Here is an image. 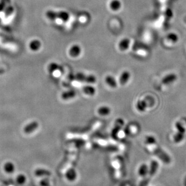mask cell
I'll list each match as a JSON object with an SVG mask.
<instances>
[{
	"instance_id": "6da1fadb",
	"label": "cell",
	"mask_w": 186,
	"mask_h": 186,
	"mask_svg": "<svg viewBox=\"0 0 186 186\" xmlns=\"http://www.w3.org/2000/svg\"><path fill=\"white\" fill-rule=\"evenodd\" d=\"M71 80H75L79 82H84L88 83H94L97 81L96 77L94 75H86L82 73H78L76 74H71L69 76Z\"/></svg>"
},
{
	"instance_id": "7a4b0ae2",
	"label": "cell",
	"mask_w": 186,
	"mask_h": 186,
	"mask_svg": "<svg viewBox=\"0 0 186 186\" xmlns=\"http://www.w3.org/2000/svg\"><path fill=\"white\" fill-rule=\"evenodd\" d=\"M151 149V150L153 152V153L156 155V156L158 157L159 158L161 159L163 162L165 163H169L170 160V158L168 156L166 153H165L160 147H158L157 145V142H155L154 143L147 145Z\"/></svg>"
},
{
	"instance_id": "3957f363",
	"label": "cell",
	"mask_w": 186,
	"mask_h": 186,
	"mask_svg": "<svg viewBox=\"0 0 186 186\" xmlns=\"http://www.w3.org/2000/svg\"><path fill=\"white\" fill-rule=\"evenodd\" d=\"M164 41L165 45L167 47H174L179 42V36L176 32L171 31L165 35Z\"/></svg>"
},
{
	"instance_id": "277c9868",
	"label": "cell",
	"mask_w": 186,
	"mask_h": 186,
	"mask_svg": "<svg viewBox=\"0 0 186 186\" xmlns=\"http://www.w3.org/2000/svg\"><path fill=\"white\" fill-rule=\"evenodd\" d=\"M178 74L175 72H170L167 73L165 76H163V78L161 80V83L166 86V87H172L174 85H175L176 82L178 81Z\"/></svg>"
},
{
	"instance_id": "5b68a950",
	"label": "cell",
	"mask_w": 186,
	"mask_h": 186,
	"mask_svg": "<svg viewBox=\"0 0 186 186\" xmlns=\"http://www.w3.org/2000/svg\"><path fill=\"white\" fill-rule=\"evenodd\" d=\"M158 168V162L155 161H153L150 164V169L149 170V173L147 174L148 176L145 177L143 180H142L140 183L139 186H147L150 180V178L156 174Z\"/></svg>"
},
{
	"instance_id": "8992f818",
	"label": "cell",
	"mask_w": 186,
	"mask_h": 186,
	"mask_svg": "<svg viewBox=\"0 0 186 186\" xmlns=\"http://www.w3.org/2000/svg\"><path fill=\"white\" fill-rule=\"evenodd\" d=\"M2 170L6 175H13L16 173V165L12 161H6L2 165Z\"/></svg>"
},
{
	"instance_id": "52a82bcc",
	"label": "cell",
	"mask_w": 186,
	"mask_h": 186,
	"mask_svg": "<svg viewBox=\"0 0 186 186\" xmlns=\"http://www.w3.org/2000/svg\"><path fill=\"white\" fill-rule=\"evenodd\" d=\"M82 51V49L80 45L78 44H74L72 45L69 50V54L73 58L78 57L80 55Z\"/></svg>"
},
{
	"instance_id": "ba28073f",
	"label": "cell",
	"mask_w": 186,
	"mask_h": 186,
	"mask_svg": "<svg viewBox=\"0 0 186 186\" xmlns=\"http://www.w3.org/2000/svg\"><path fill=\"white\" fill-rule=\"evenodd\" d=\"M27 176L24 174L20 173L15 176V184L18 186H22L25 185L27 183Z\"/></svg>"
},
{
	"instance_id": "9c48e42d",
	"label": "cell",
	"mask_w": 186,
	"mask_h": 186,
	"mask_svg": "<svg viewBox=\"0 0 186 186\" xmlns=\"http://www.w3.org/2000/svg\"><path fill=\"white\" fill-rule=\"evenodd\" d=\"M76 96V91L73 89H69L64 91L61 94V98L64 100H67L69 99L74 98Z\"/></svg>"
},
{
	"instance_id": "30bf717a",
	"label": "cell",
	"mask_w": 186,
	"mask_h": 186,
	"mask_svg": "<svg viewBox=\"0 0 186 186\" xmlns=\"http://www.w3.org/2000/svg\"><path fill=\"white\" fill-rule=\"evenodd\" d=\"M38 126H39V125L36 122H32L24 127V132L26 134H30L33 132L35 131H36L38 129Z\"/></svg>"
},
{
	"instance_id": "8fae6325",
	"label": "cell",
	"mask_w": 186,
	"mask_h": 186,
	"mask_svg": "<svg viewBox=\"0 0 186 186\" xmlns=\"http://www.w3.org/2000/svg\"><path fill=\"white\" fill-rule=\"evenodd\" d=\"M131 78V73L128 71H124L122 73L120 78H119V81L120 83L122 85H124L127 83V82Z\"/></svg>"
},
{
	"instance_id": "7c38bea8",
	"label": "cell",
	"mask_w": 186,
	"mask_h": 186,
	"mask_svg": "<svg viewBox=\"0 0 186 186\" xmlns=\"http://www.w3.org/2000/svg\"><path fill=\"white\" fill-rule=\"evenodd\" d=\"M65 176L69 181H74L77 178V173L74 169H69L65 174Z\"/></svg>"
},
{
	"instance_id": "4fadbf2b",
	"label": "cell",
	"mask_w": 186,
	"mask_h": 186,
	"mask_svg": "<svg viewBox=\"0 0 186 186\" xmlns=\"http://www.w3.org/2000/svg\"><path fill=\"white\" fill-rule=\"evenodd\" d=\"M129 45H130V40L128 38L122 39L118 44L119 49L122 51L127 50L129 47Z\"/></svg>"
},
{
	"instance_id": "5bb4252c",
	"label": "cell",
	"mask_w": 186,
	"mask_h": 186,
	"mask_svg": "<svg viewBox=\"0 0 186 186\" xmlns=\"http://www.w3.org/2000/svg\"><path fill=\"white\" fill-rule=\"evenodd\" d=\"M82 90H83V93L85 94L88 95V96H94L96 94V88H94V87L91 86V85H86V86H84L83 87Z\"/></svg>"
},
{
	"instance_id": "9a60e30c",
	"label": "cell",
	"mask_w": 186,
	"mask_h": 186,
	"mask_svg": "<svg viewBox=\"0 0 186 186\" xmlns=\"http://www.w3.org/2000/svg\"><path fill=\"white\" fill-rule=\"evenodd\" d=\"M147 102L146 100H139L137 102V105H136V108L137 109L140 111V112H144L146 111V108H147Z\"/></svg>"
},
{
	"instance_id": "2e32d148",
	"label": "cell",
	"mask_w": 186,
	"mask_h": 186,
	"mask_svg": "<svg viewBox=\"0 0 186 186\" xmlns=\"http://www.w3.org/2000/svg\"><path fill=\"white\" fill-rule=\"evenodd\" d=\"M109 7L113 11H117L122 7V2L120 0H111L109 3Z\"/></svg>"
},
{
	"instance_id": "e0dca14e",
	"label": "cell",
	"mask_w": 186,
	"mask_h": 186,
	"mask_svg": "<svg viewBox=\"0 0 186 186\" xmlns=\"http://www.w3.org/2000/svg\"><path fill=\"white\" fill-rule=\"evenodd\" d=\"M98 112L99 115L102 116H107L110 114L111 109L107 106H102L98 108Z\"/></svg>"
},
{
	"instance_id": "ac0fdd59",
	"label": "cell",
	"mask_w": 186,
	"mask_h": 186,
	"mask_svg": "<svg viewBox=\"0 0 186 186\" xmlns=\"http://www.w3.org/2000/svg\"><path fill=\"white\" fill-rule=\"evenodd\" d=\"M51 175L50 172L44 169H37L35 170V175L38 177L41 176H50Z\"/></svg>"
},
{
	"instance_id": "d6986e66",
	"label": "cell",
	"mask_w": 186,
	"mask_h": 186,
	"mask_svg": "<svg viewBox=\"0 0 186 186\" xmlns=\"http://www.w3.org/2000/svg\"><path fill=\"white\" fill-rule=\"evenodd\" d=\"M105 82L107 83V85L112 88H116L117 85L116 79L113 76H110V75L107 76L105 78Z\"/></svg>"
},
{
	"instance_id": "ffe728a7",
	"label": "cell",
	"mask_w": 186,
	"mask_h": 186,
	"mask_svg": "<svg viewBox=\"0 0 186 186\" xmlns=\"http://www.w3.org/2000/svg\"><path fill=\"white\" fill-rule=\"evenodd\" d=\"M149 173V169L146 165L143 164L138 169V174L141 177H146Z\"/></svg>"
},
{
	"instance_id": "44dd1931",
	"label": "cell",
	"mask_w": 186,
	"mask_h": 186,
	"mask_svg": "<svg viewBox=\"0 0 186 186\" xmlns=\"http://www.w3.org/2000/svg\"><path fill=\"white\" fill-rule=\"evenodd\" d=\"M69 18V15L67 12L59 11L58 12V19L62 21L63 22H67Z\"/></svg>"
},
{
	"instance_id": "7402d4cb",
	"label": "cell",
	"mask_w": 186,
	"mask_h": 186,
	"mask_svg": "<svg viewBox=\"0 0 186 186\" xmlns=\"http://www.w3.org/2000/svg\"><path fill=\"white\" fill-rule=\"evenodd\" d=\"M46 17L51 21L58 19V12L53 10H49L46 12Z\"/></svg>"
},
{
	"instance_id": "603a6c76",
	"label": "cell",
	"mask_w": 186,
	"mask_h": 186,
	"mask_svg": "<svg viewBox=\"0 0 186 186\" xmlns=\"http://www.w3.org/2000/svg\"><path fill=\"white\" fill-rule=\"evenodd\" d=\"M59 69H60V66L56 62H52V63L50 64L49 67H48L49 71L50 73H53Z\"/></svg>"
},
{
	"instance_id": "cb8c5ba5",
	"label": "cell",
	"mask_w": 186,
	"mask_h": 186,
	"mask_svg": "<svg viewBox=\"0 0 186 186\" xmlns=\"http://www.w3.org/2000/svg\"><path fill=\"white\" fill-rule=\"evenodd\" d=\"M40 47H41V42L37 40L33 41L30 44L31 49L33 50H38Z\"/></svg>"
},
{
	"instance_id": "d4e9b609",
	"label": "cell",
	"mask_w": 186,
	"mask_h": 186,
	"mask_svg": "<svg viewBox=\"0 0 186 186\" xmlns=\"http://www.w3.org/2000/svg\"><path fill=\"white\" fill-rule=\"evenodd\" d=\"M41 186H49V181L48 179H44L41 181Z\"/></svg>"
},
{
	"instance_id": "484cf974",
	"label": "cell",
	"mask_w": 186,
	"mask_h": 186,
	"mask_svg": "<svg viewBox=\"0 0 186 186\" xmlns=\"http://www.w3.org/2000/svg\"><path fill=\"white\" fill-rule=\"evenodd\" d=\"M3 5H7V4H9L10 2V0H1V2Z\"/></svg>"
},
{
	"instance_id": "4316f807",
	"label": "cell",
	"mask_w": 186,
	"mask_h": 186,
	"mask_svg": "<svg viewBox=\"0 0 186 186\" xmlns=\"http://www.w3.org/2000/svg\"><path fill=\"white\" fill-rule=\"evenodd\" d=\"M4 5H3L1 2L0 3V11H2V9H3V8H4Z\"/></svg>"
},
{
	"instance_id": "83f0119b",
	"label": "cell",
	"mask_w": 186,
	"mask_h": 186,
	"mask_svg": "<svg viewBox=\"0 0 186 186\" xmlns=\"http://www.w3.org/2000/svg\"><path fill=\"white\" fill-rule=\"evenodd\" d=\"M183 22L184 24L186 26V16H185L184 18H183Z\"/></svg>"
}]
</instances>
